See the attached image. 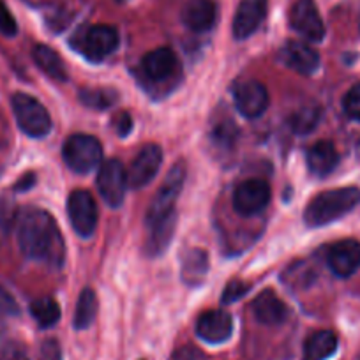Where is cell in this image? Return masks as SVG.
<instances>
[{
    "mask_svg": "<svg viewBox=\"0 0 360 360\" xmlns=\"http://www.w3.org/2000/svg\"><path fill=\"white\" fill-rule=\"evenodd\" d=\"M18 245L30 259H41L55 266L64 263V242L53 217L41 209L22 214L18 223Z\"/></svg>",
    "mask_w": 360,
    "mask_h": 360,
    "instance_id": "cell-1",
    "label": "cell"
},
{
    "mask_svg": "<svg viewBox=\"0 0 360 360\" xmlns=\"http://www.w3.org/2000/svg\"><path fill=\"white\" fill-rule=\"evenodd\" d=\"M360 203L359 188H339L314 196L304 210V223L309 228L325 226L341 219Z\"/></svg>",
    "mask_w": 360,
    "mask_h": 360,
    "instance_id": "cell-2",
    "label": "cell"
},
{
    "mask_svg": "<svg viewBox=\"0 0 360 360\" xmlns=\"http://www.w3.org/2000/svg\"><path fill=\"white\" fill-rule=\"evenodd\" d=\"M186 175H188V169H186V162H175L172 166V169L166 175V180L162 182L161 188L155 193L154 200H152L150 207L147 210V217H145V223L147 226L158 223V221L165 219L169 214L175 212V203L179 200L180 191L184 188Z\"/></svg>",
    "mask_w": 360,
    "mask_h": 360,
    "instance_id": "cell-3",
    "label": "cell"
},
{
    "mask_svg": "<svg viewBox=\"0 0 360 360\" xmlns=\"http://www.w3.org/2000/svg\"><path fill=\"white\" fill-rule=\"evenodd\" d=\"M62 158L65 165L76 173H89L101 166V141L92 134H72L62 147Z\"/></svg>",
    "mask_w": 360,
    "mask_h": 360,
    "instance_id": "cell-4",
    "label": "cell"
},
{
    "mask_svg": "<svg viewBox=\"0 0 360 360\" xmlns=\"http://www.w3.org/2000/svg\"><path fill=\"white\" fill-rule=\"evenodd\" d=\"M13 112H15L16 122H18L20 129L30 138H44L46 134H50L51 127V117L48 113V110L41 105L37 99H34L32 96L18 94L13 96Z\"/></svg>",
    "mask_w": 360,
    "mask_h": 360,
    "instance_id": "cell-5",
    "label": "cell"
},
{
    "mask_svg": "<svg viewBox=\"0 0 360 360\" xmlns=\"http://www.w3.org/2000/svg\"><path fill=\"white\" fill-rule=\"evenodd\" d=\"M120 36L115 27L94 25L79 32L72 39V46L92 62H101L119 48Z\"/></svg>",
    "mask_w": 360,
    "mask_h": 360,
    "instance_id": "cell-6",
    "label": "cell"
},
{
    "mask_svg": "<svg viewBox=\"0 0 360 360\" xmlns=\"http://www.w3.org/2000/svg\"><path fill=\"white\" fill-rule=\"evenodd\" d=\"M127 172L119 159H108L99 166L98 172V189L103 200L112 209H119L126 200L127 189Z\"/></svg>",
    "mask_w": 360,
    "mask_h": 360,
    "instance_id": "cell-7",
    "label": "cell"
},
{
    "mask_svg": "<svg viewBox=\"0 0 360 360\" xmlns=\"http://www.w3.org/2000/svg\"><path fill=\"white\" fill-rule=\"evenodd\" d=\"M68 214L72 228L82 238H89L94 235L98 228V205L89 191L76 189L68 200Z\"/></svg>",
    "mask_w": 360,
    "mask_h": 360,
    "instance_id": "cell-8",
    "label": "cell"
},
{
    "mask_svg": "<svg viewBox=\"0 0 360 360\" xmlns=\"http://www.w3.org/2000/svg\"><path fill=\"white\" fill-rule=\"evenodd\" d=\"M270 202V186L262 179H249L240 182L233 193V209L244 217L256 216Z\"/></svg>",
    "mask_w": 360,
    "mask_h": 360,
    "instance_id": "cell-9",
    "label": "cell"
},
{
    "mask_svg": "<svg viewBox=\"0 0 360 360\" xmlns=\"http://www.w3.org/2000/svg\"><path fill=\"white\" fill-rule=\"evenodd\" d=\"M162 162V148L155 143H147L140 148L127 172V184L133 189H141L150 184L158 175Z\"/></svg>",
    "mask_w": 360,
    "mask_h": 360,
    "instance_id": "cell-10",
    "label": "cell"
},
{
    "mask_svg": "<svg viewBox=\"0 0 360 360\" xmlns=\"http://www.w3.org/2000/svg\"><path fill=\"white\" fill-rule=\"evenodd\" d=\"M290 25L307 41L320 43L325 37V25L314 0H297L290 11Z\"/></svg>",
    "mask_w": 360,
    "mask_h": 360,
    "instance_id": "cell-11",
    "label": "cell"
},
{
    "mask_svg": "<svg viewBox=\"0 0 360 360\" xmlns=\"http://www.w3.org/2000/svg\"><path fill=\"white\" fill-rule=\"evenodd\" d=\"M235 106L245 119H258L269 108V92L265 85L256 79H248L235 86Z\"/></svg>",
    "mask_w": 360,
    "mask_h": 360,
    "instance_id": "cell-12",
    "label": "cell"
},
{
    "mask_svg": "<svg viewBox=\"0 0 360 360\" xmlns=\"http://www.w3.org/2000/svg\"><path fill=\"white\" fill-rule=\"evenodd\" d=\"M196 334L210 345L226 342L233 334V318L224 309L207 311L196 321Z\"/></svg>",
    "mask_w": 360,
    "mask_h": 360,
    "instance_id": "cell-13",
    "label": "cell"
},
{
    "mask_svg": "<svg viewBox=\"0 0 360 360\" xmlns=\"http://www.w3.org/2000/svg\"><path fill=\"white\" fill-rule=\"evenodd\" d=\"M327 263L338 278H349L360 266V242L353 238L335 242L327 252Z\"/></svg>",
    "mask_w": 360,
    "mask_h": 360,
    "instance_id": "cell-14",
    "label": "cell"
},
{
    "mask_svg": "<svg viewBox=\"0 0 360 360\" xmlns=\"http://www.w3.org/2000/svg\"><path fill=\"white\" fill-rule=\"evenodd\" d=\"M266 15V0H240L233 18V37L242 41L258 30Z\"/></svg>",
    "mask_w": 360,
    "mask_h": 360,
    "instance_id": "cell-15",
    "label": "cell"
},
{
    "mask_svg": "<svg viewBox=\"0 0 360 360\" xmlns=\"http://www.w3.org/2000/svg\"><path fill=\"white\" fill-rule=\"evenodd\" d=\"M279 58L285 65L300 75H313L320 68V55L302 41H288L279 51Z\"/></svg>",
    "mask_w": 360,
    "mask_h": 360,
    "instance_id": "cell-16",
    "label": "cell"
},
{
    "mask_svg": "<svg viewBox=\"0 0 360 360\" xmlns=\"http://www.w3.org/2000/svg\"><path fill=\"white\" fill-rule=\"evenodd\" d=\"M179 60L169 48H155L141 58V71L152 82H162L175 75Z\"/></svg>",
    "mask_w": 360,
    "mask_h": 360,
    "instance_id": "cell-17",
    "label": "cell"
},
{
    "mask_svg": "<svg viewBox=\"0 0 360 360\" xmlns=\"http://www.w3.org/2000/svg\"><path fill=\"white\" fill-rule=\"evenodd\" d=\"M217 8L214 0H188L182 9V23L193 32H207L214 27Z\"/></svg>",
    "mask_w": 360,
    "mask_h": 360,
    "instance_id": "cell-18",
    "label": "cell"
},
{
    "mask_svg": "<svg viewBox=\"0 0 360 360\" xmlns=\"http://www.w3.org/2000/svg\"><path fill=\"white\" fill-rule=\"evenodd\" d=\"M252 314L262 325L276 327L288 318V307L274 292H262L252 300Z\"/></svg>",
    "mask_w": 360,
    "mask_h": 360,
    "instance_id": "cell-19",
    "label": "cell"
},
{
    "mask_svg": "<svg viewBox=\"0 0 360 360\" xmlns=\"http://www.w3.org/2000/svg\"><path fill=\"white\" fill-rule=\"evenodd\" d=\"M148 228V235H147V240H145V252L148 256H159L162 255L166 248L172 242L173 233H175V228H176V212L169 214L168 217L165 219L158 221V223L150 224Z\"/></svg>",
    "mask_w": 360,
    "mask_h": 360,
    "instance_id": "cell-20",
    "label": "cell"
},
{
    "mask_svg": "<svg viewBox=\"0 0 360 360\" xmlns=\"http://www.w3.org/2000/svg\"><path fill=\"white\" fill-rule=\"evenodd\" d=\"M339 162L338 150L330 141H318L307 152V166L316 176H327L335 169Z\"/></svg>",
    "mask_w": 360,
    "mask_h": 360,
    "instance_id": "cell-21",
    "label": "cell"
},
{
    "mask_svg": "<svg viewBox=\"0 0 360 360\" xmlns=\"http://www.w3.org/2000/svg\"><path fill=\"white\" fill-rule=\"evenodd\" d=\"M209 272V256L203 249H189L182 258L180 266V278L189 286L202 285Z\"/></svg>",
    "mask_w": 360,
    "mask_h": 360,
    "instance_id": "cell-22",
    "label": "cell"
},
{
    "mask_svg": "<svg viewBox=\"0 0 360 360\" xmlns=\"http://www.w3.org/2000/svg\"><path fill=\"white\" fill-rule=\"evenodd\" d=\"M338 349V335L332 330H318L304 342L302 360H327Z\"/></svg>",
    "mask_w": 360,
    "mask_h": 360,
    "instance_id": "cell-23",
    "label": "cell"
},
{
    "mask_svg": "<svg viewBox=\"0 0 360 360\" xmlns=\"http://www.w3.org/2000/svg\"><path fill=\"white\" fill-rule=\"evenodd\" d=\"M34 62L37 64V68L44 72V75L50 76L51 79H57V82H65L68 79V68H65L64 60L60 58V55L55 50H51L46 44H36L32 50Z\"/></svg>",
    "mask_w": 360,
    "mask_h": 360,
    "instance_id": "cell-24",
    "label": "cell"
},
{
    "mask_svg": "<svg viewBox=\"0 0 360 360\" xmlns=\"http://www.w3.org/2000/svg\"><path fill=\"white\" fill-rule=\"evenodd\" d=\"M96 316H98V297L92 288H85L79 293L78 302H76L75 327L78 330H85L94 323Z\"/></svg>",
    "mask_w": 360,
    "mask_h": 360,
    "instance_id": "cell-25",
    "label": "cell"
},
{
    "mask_svg": "<svg viewBox=\"0 0 360 360\" xmlns=\"http://www.w3.org/2000/svg\"><path fill=\"white\" fill-rule=\"evenodd\" d=\"M321 119V108L316 103H307L302 108L295 110L290 115L288 124L293 133L297 134H309L311 131L316 129L318 122Z\"/></svg>",
    "mask_w": 360,
    "mask_h": 360,
    "instance_id": "cell-26",
    "label": "cell"
},
{
    "mask_svg": "<svg viewBox=\"0 0 360 360\" xmlns=\"http://www.w3.org/2000/svg\"><path fill=\"white\" fill-rule=\"evenodd\" d=\"M30 314L41 328H50L60 320V306L51 297H41L30 304Z\"/></svg>",
    "mask_w": 360,
    "mask_h": 360,
    "instance_id": "cell-27",
    "label": "cell"
},
{
    "mask_svg": "<svg viewBox=\"0 0 360 360\" xmlns=\"http://www.w3.org/2000/svg\"><path fill=\"white\" fill-rule=\"evenodd\" d=\"M79 101L92 110H108L119 101V94L112 89H83L79 90Z\"/></svg>",
    "mask_w": 360,
    "mask_h": 360,
    "instance_id": "cell-28",
    "label": "cell"
},
{
    "mask_svg": "<svg viewBox=\"0 0 360 360\" xmlns=\"http://www.w3.org/2000/svg\"><path fill=\"white\" fill-rule=\"evenodd\" d=\"M249 290H251V285L240 281V279H233V281H230L226 286H224L221 302H223L224 306H230V304L237 302L238 299H242Z\"/></svg>",
    "mask_w": 360,
    "mask_h": 360,
    "instance_id": "cell-29",
    "label": "cell"
},
{
    "mask_svg": "<svg viewBox=\"0 0 360 360\" xmlns=\"http://www.w3.org/2000/svg\"><path fill=\"white\" fill-rule=\"evenodd\" d=\"M342 110L353 120H360V83L353 85L342 99Z\"/></svg>",
    "mask_w": 360,
    "mask_h": 360,
    "instance_id": "cell-30",
    "label": "cell"
},
{
    "mask_svg": "<svg viewBox=\"0 0 360 360\" xmlns=\"http://www.w3.org/2000/svg\"><path fill=\"white\" fill-rule=\"evenodd\" d=\"M18 32V25H16L15 16L8 9V6L0 0V34L6 37H15Z\"/></svg>",
    "mask_w": 360,
    "mask_h": 360,
    "instance_id": "cell-31",
    "label": "cell"
},
{
    "mask_svg": "<svg viewBox=\"0 0 360 360\" xmlns=\"http://www.w3.org/2000/svg\"><path fill=\"white\" fill-rule=\"evenodd\" d=\"M237 134L238 131L235 129L233 122L228 120V122H221L219 126L216 127V131H214V140L221 145H228V143H233Z\"/></svg>",
    "mask_w": 360,
    "mask_h": 360,
    "instance_id": "cell-32",
    "label": "cell"
},
{
    "mask_svg": "<svg viewBox=\"0 0 360 360\" xmlns=\"http://www.w3.org/2000/svg\"><path fill=\"white\" fill-rule=\"evenodd\" d=\"M37 360H62V348L57 339H46L41 345Z\"/></svg>",
    "mask_w": 360,
    "mask_h": 360,
    "instance_id": "cell-33",
    "label": "cell"
},
{
    "mask_svg": "<svg viewBox=\"0 0 360 360\" xmlns=\"http://www.w3.org/2000/svg\"><path fill=\"white\" fill-rule=\"evenodd\" d=\"M113 124H115L117 134L122 138L127 136V134L131 133V129H133V119H131V115L127 112L119 113V115L115 117V120H113Z\"/></svg>",
    "mask_w": 360,
    "mask_h": 360,
    "instance_id": "cell-34",
    "label": "cell"
},
{
    "mask_svg": "<svg viewBox=\"0 0 360 360\" xmlns=\"http://www.w3.org/2000/svg\"><path fill=\"white\" fill-rule=\"evenodd\" d=\"M173 360H205V355L193 346H184L175 353Z\"/></svg>",
    "mask_w": 360,
    "mask_h": 360,
    "instance_id": "cell-35",
    "label": "cell"
},
{
    "mask_svg": "<svg viewBox=\"0 0 360 360\" xmlns=\"http://www.w3.org/2000/svg\"><path fill=\"white\" fill-rule=\"evenodd\" d=\"M0 311H4V313H9V314L18 313L13 297L9 295L8 292H4V290H0Z\"/></svg>",
    "mask_w": 360,
    "mask_h": 360,
    "instance_id": "cell-36",
    "label": "cell"
},
{
    "mask_svg": "<svg viewBox=\"0 0 360 360\" xmlns=\"http://www.w3.org/2000/svg\"><path fill=\"white\" fill-rule=\"evenodd\" d=\"M36 176L32 175V173H30V175H27V176H23L22 179V182H20L18 186H16V189H18V191H22V189H29L30 186H34V182H36Z\"/></svg>",
    "mask_w": 360,
    "mask_h": 360,
    "instance_id": "cell-37",
    "label": "cell"
},
{
    "mask_svg": "<svg viewBox=\"0 0 360 360\" xmlns=\"http://www.w3.org/2000/svg\"><path fill=\"white\" fill-rule=\"evenodd\" d=\"M6 214H8V209H6V203L0 202V226H2V224L6 223V219H8V216H6Z\"/></svg>",
    "mask_w": 360,
    "mask_h": 360,
    "instance_id": "cell-38",
    "label": "cell"
},
{
    "mask_svg": "<svg viewBox=\"0 0 360 360\" xmlns=\"http://www.w3.org/2000/svg\"><path fill=\"white\" fill-rule=\"evenodd\" d=\"M356 360H360V352H359V355H356Z\"/></svg>",
    "mask_w": 360,
    "mask_h": 360,
    "instance_id": "cell-39",
    "label": "cell"
},
{
    "mask_svg": "<svg viewBox=\"0 0 360 360\" xmlns=\"http://www.w3.org/2000/svg\"><path fill=\"white\" fill-rule=\"evenodd\" d=\"M359 27H360V23H359Z\"/></svg>",
    "mask_w": 360,
    "mask_h": 360,
    "instance_id": "cell-40",
    "label": "cell"
}]
</instances>
